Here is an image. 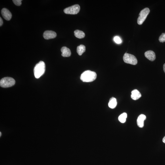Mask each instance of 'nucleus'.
<instances>
[{"label": "nucleus", "instance_id": "20", "mask_svg": "<svg viewBox=\"0 0 165 165\" xmlns=\"http://www.w3.org/2000/svg\"><path fill=\"white\" fill-rule=\"evenodd\" d=\"M3 20L2 19V18L1 17L0 18V26H2V25L3 24Z\"/></svg>", "mask_w": 165, "mask_h": 165}, {"label": "nucleus", "instance_id": "13", "mask_svg": "<svg viewBox=\"0 0 165 165\" xmlns=\"http://www.w3.org/2000/svg\"><path fill=\"white\" fill-rule=\"evenodd\" d=\"M117 104L116 98L113 97L110 99L109 103H108V106L109 108L111 109H114L116 107Z\"/></svg>", "mask_w": 165, "mask_h": 165}, {"label": "nucleus", "instance_id": "18", "mask_svg": "<svg viewBox=\"0 0 165 165\" xmlns=\"http://www.w3.org/2000/svg\"><path fill=\"white\" fill-rule=\"evenodd\" d=\"M114 41L117 44L120 43L122 42V40L121 38L118 36H116L114 38Z\"/></svg>", "mask_w": 165, "mask_h": 165}, {"label": "nucleus", "instance_id": "2", "mask_svg": "<svg viewBox=\"0 0 165 165\" xmlns=\"http://www.w3.org/2000/svg\"><path fill=\"white\" fill-rule=\"evenodd\" d=\"M45 67V63L43 61H40L36 64L34 69V76L36 78H40L44 74Z\"/></svg>", "mask_w": 165, "mask_h": 165}, {"label": "nucleus", "instance_id": "17", "mask_svg": "<svg viewBox=\"0 0 165 165\" xmlns=\"http://www.w3.org/2000/svg\"><path fill=\"white\" fill-rule=\"evenodd\" d=\"M159 40L160 42L162 43L165 42V33H162L159 37Z\"/></svg>", "mask_w": 165, "mask_h": 165}, {"label": "nucleus", "instance_id": "3", "mask_svg": "<svg viewBox=\"0 0 165 165\" xmlns=\"http://www.w3.org/2000/svg\"><path fill=\"white\" fill-rule=\"evenodd\" d=\"M15 83V80L13 78L10 77H5L1 80L0 86L3 88L9 87L14 86Z\"/></svg>", "mask_w": 165, "mask_h": 165}, {"label": "nucleus", "instance_id": "6", "mask_svg": "<svg viewBox=\"0 0 165 165\" xmlns=\"http://www.w3.org/2000/svg\"><path fill=\"white\" fill-rule=\"evenodd\" d=\"M80 7L78 4L75 5L67 7L64 10L65 14H76L79 12Z\"/></svg>", "mask_w": 165, "mask_h": 165}, {"label": "nucleus", "instance_id": "8", "mask_svg": "<svg viewBox=\"0 0 165 165\" xmlns=\"http://www.w3.org/2000/svg\"><path fill=\"white\" fill-rule=\"evenodd\" d=\"M1 14L3 17L7 21L10 20L12 18V14L10 11L7 8H3L1 10Z\"/></svg>", "mask_w": 165, "mask_h": 165}, {"label": "nucleus", "instance_id": "12", "mask_svg": "<svg viewBox=\"0 0 165 165\" xmlns=\"http://www.w3.org/2000/svg\"><path fill=\"white\" fill-rule=\"evenodd\" d=\"M131 98L134 100H138L142 96L140 93L137 89L133 90L131 91Z\"/></svg>", "mask_w": 165, "mask_h": 165}, {"label": "nucleus", "instance_id": "22", "mask_svg": "<svg viewBox=\"0 0 165 165\" xmlns=\"http://www.w3.org/2000/svg\"><path fill=\"white\" fill-rule=\"evenodd\" d=\"M163 69H164V71L165 73V64H164L163 65Z\"/></svg>", "mask_w": 165, "mask_h": 165}, {"label": "nucleus", "instance_id": "1", "mask_svg": "<svg viewBox=\"0 0 165 165\" xmlns=\"http://www.w3.org/2000/svg\"><path fill=\"white\" fill-rule=\"evenodd\" d=\"M96 78V73L94 72L87 70L82 73L81 75L80 79L84 82H90L94 81Z\"/></svg>", "mask_w": 165, "mask_h": 165}, {"label": "nucleus", "instance_id": "15", "mask_svg": "<svg viewBox=\"0 0 165 165\" xmlns=\"http://www.w3.org/2000/svg\"><path fill=\"white\" fill-rule=\"evenodd\" d=\"M86 51V47L84 45H80L77 48V52L79 56H81Z\"/></svg>", "mask_w": 165, "mask_h": 165}, {"label": "nucleus", "instance_id": "9", "mask_svg": "<svg viewBox=\"0 0 165 165\" xmlns=\"http://www.w3.org/2000/svg\"><path fill=\"white\" fill-rule=\"evenodd\" d=\"M145 56L150 61H153L155 59L156 56L155 52L152 51H148L145 52Z\"/></svg>", "mask_w": 165, "mask_h": 165}, {"label": "nucleus", "instance_id": "7", "mask_svg": "<svg viewBox=\"0 0 165 165\" xmlns=\"http://www.w3.org/2000/svg\"><path fill=\"white\" fill-rule=\"evenodd\" d=\"M56 33L52 31H46L44 32L43 37L46 40L52 39L56 37Z\"/></svg>", "mask_w": 165, "mask_h": 165}, {"label": "nucleus", "instance_id": "10", "mask_svg": "<svg viewBox=\"0 0 165 165\" xmlns=\"http://www.w3.org/2000/svg\"><path fill=\"white\" fill-rule=\"evenodd\" d=\"M146 116L144 114H141L139 116L137 120L138 126L139 127L142 128L144 127V121L146 120Z\"/></svg>", "mask_w": 165, "mask_h": 165}, {"label": "nucleus", "instance_id": "23", "mask_svg": "<svg viewBox=\"0 0 165 165\" xmlns=\"http://www.w3.org/2000/svg\"><path fill=\"white\" fill-rule=\"evenodd\" d=\"M1 132H0V136H1Z\"/></svg>", "mask_w": 165, "mask_h": 165}, {"label": "nucleus", "instance_id": "16", "mask_svg": "<svg viewBox=\"0 0 165 165\" xmlns=\"http://www.w3.org/2000/svg\"><path fill=\"white\" fill-rule=\"evenodd\" d=\"M127 117V114L125 113H124L121 114L119 117L118 120L121 123H123L125 122Z\"/></svg>", "mask_w": 165, "mask_h": 165}, {"label": "nucleus", "instance_id": "5", "mask_svg": "<svg viewBox=\"0 0 165 165\" xmlns=\"http://www.w3.org/2000/svg\"><path fill=\"white\" fill-rule=\"evenodd\" d=\"M123 59L125 63L134 65H136L137 60L134 55L126 53L124 55Z\"/></svg>", "mask_w": 165, "mask_h": 165}, {"label": "nucleus", "instance_id": "21", "mask_svg": "<svg viewBox=\"0 0 165 165\" xmlns=\"http://www.w3.org/2000/svg\"><path fill=\"white\" fill-rule=\"evenodd\" d=\"M163 142L165 144V136L164 137L163 139Z\"/></svg>", "mask_w": 165, "mask_h": 165}, {"label": "nucleus", "instance_id": "11", "mask_svg": "<svg viewBox=\"0 0 165 165\" xmlns=\"http://www.w3.org/2000/svg\"><path fill=\"white\" fill-rule=\"evenodd\" d=\"M62 52V56L63 57H69L71 55V53L70 50L67 47H63L61 49Z\"/></svg>", "mask_w": 165, "mask_h": 165}, {"label": "nucleus", "instance_id": "4", "mask_svg": "<svg viewBox=\"0 0 165 165\" xmlns=\"http://www.w3.org/2000/svg\"><path fill=\"white\" fill-rule=\"evenodd\" d=\"M150 12L149 8H146L141 11L137 20V23L139 25H142Z\"/></svg>", "mask_w": 165, "mask_h": 165}, {"label": "nucleus", "instance_id": "14", "mask_svg": "<svg viewBox=\"0 0 165 165\" xmlns=\"http://www.w3.org/2000/svg\"><path fill=\"white\" fill-rule=\"evenodd\" d=\"M74 35L76 37L79 38H82L85 37V34L82 31L76 30L74 31Z\"/></svg>", "mask_w": 165, "mask_h": 165}, {"label": "nucleus", "instance_id": "19", "mask_svg": "<svg viewBox=\"0 0 165 165\" xmlns=\"http://www.w3.org/2000/svg\"><path fill=\"white\" fill-rule=\"evenodd\" d=\"M21 0H13V2L17 6H20L21 4Z\"/></svg>", "mask_w": 165, "mask_h": 165}]
</instances>
